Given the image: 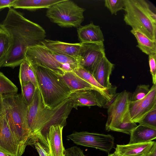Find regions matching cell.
Here are the masks:
<instances>
[{"mask_svg": "<svg viewBox=\"0 0 156 156\" xmlns=\"http://www.w3.org/2000/svg\"><path fill=\"white\" fill-rule=\"evenodd\" d=\"M0 27L9 33L12 39L10 52L2 67L13 69L20 66L25 59L27 49L41 44L46 37L43 28L12 7L9 8Z\"/></svg>", "mask_w": 156, "mask_h": 156, "instance_id": "obj_1", "label": "cell"}, {"mask_svg": "<svg viewBox=\"0 0 156 156\" xmlns=\"http://www.w3.org/2000/svg\"><path fill=\"white\" fill-rule=\"evenodd\" d=\"M72 108V103L68 98L54 108L45 107L40 91L37 88L33 100L28 106L27 120L31 134L29 145L33 144L37 140L47 141L45 135L51 125L59 124L65 126Z\"/></svg>", "mask_w": 156, "mask_h": 156, "instance_id": "obj_2", "label": "cell"}, {"mask_svg": "<svg viewBox=\"0 0 156 156\" xmlns=\"http://www.w3.org/2000/svg\"><path fill=\"white\" fill-rule=\"evenodd\" d=\"M5 117L19 145L24 151L29 145L31 134L27 122L28 106L21 94L2 96Z\"/></svg>", "mask_w": 156, "mask_h": 156, "instance_id": "obj_3", "label": "cell"}, {"mask_svg": "<svg viewBox=\"0 0 156 156\" xmlns=\"http://www.w3.org/2000/svg\"><path fill=\"white\" fill-rule=\"evenodd\" d=\"M31 64L45 107L54 108L68 98L71 91L59 74L41 65Z\"/></svg>", "mask_w": 156, "mask_h": 156, "instance_id": "obj_4", "label": "cell"}, {"mask_svg": "<svg viewBox=\"0 0 156 156\" xmlns=\"http://www.w3.org/2000/svg\"><path fill=\"white\" fill-rule=\"evenodd\" d=\"M124 20L132 29L139 30L156 41V16L145 0H125Z\"/></svg>", "mask_w": 156, "mask_h": 156, "instance_id": "obj_5", "label": "cell"}, {"mask_svg": "<svg viewBox=\"0 0 156 156\" xmlns=\"http://www.w3.org/2000/svg\"><path fill=\"white\" fill-rule=\"evenodd\" d=\"M25 58L31 64L41 65L59 74L79 67L77 59L55 53L41 44L28 48Z\"/></svg>", "mask_w": 156, "mask_h": 156, "instance_id": "obj_6", "label": "cell"}, {"mask_svg": "<svg viewBox=\"0 0 156 156\" xmlns=\"http://www.w3.org/2000/svg\"><path fill=\"white\" fill-rule=\"evenodd\" d=\"M85 10L71 0H62L48 9L46 16L61 27L78 28L84 20Z\"/></svg>", "mask_w": 156, "mask_h": 156, "instance_id": "obj_7", "label": "cell"}, {"mask_svg": "<svg viewBox=\"0 0 156 156\" xmlns=\"http://www.w3.org/2000/svg\"><path fill=\"white\" fill-rule=\"evenodd\" d=\"M131 96L129 93L124 90L115 94L107 106L108 117L105 128L110 131L112 127L123 122L129 115L128 105Z\"/></svg>", "mask_w": 156, "mask_h": 156, "instance_id": "obj_8", "label": "cell"}, {"mask_svg": "<svg viewBox=\"0 0 156 156\" xmlns=\"http://www.w3.org/2000/svg\"><path fill=\"white\" fill-rule=\"evenodd\" d=\"M67 137L78 145L94 148L109 153L114 144V138L110 134L74 132Z\"/></svg>", "mask_w": 156, "mask_h": 156, "instance_id": "obj_9", "label": "cell"}, {"mask_svg": "<svg viewBox=\"0 0 156 156\" xmlns=\"http://www.w3.org/2000/svg\"><path fill=\"white\" fill-rule=\"evenodd\" d=\"M81 43L78 58L79 66L92 74L98 63L105 56L103 43Z\"/></svg>", "mask_w": 156, "mask_h": 156, "instance_id": "obj_10", "label": "cell"}, {"mask_svg": "<svg viewBox=\"0 0 156 156\" xmlns=\"http://www.w3.org/2000/svg\"><path fill=\"white\" fill-rule=\"evenodd\" d=\"M156 109V84H153L148 94L135 101H129L128 112L130 120L138 123L153 110Z\"/></svg>", "mask_w": 156, "mask_h": 156, "instance_id": "obj_11", "label": "cell"}, {"mask_svg": "<svg viewBox=\"0 0 156 156\" xmlns=\"http://www.w3.org/2000/svg\"><path fill=\"white\" fill-rule=\"evenodd\" d=\"M69 99L73 108L77 109L78 106H97L106 107L109 102L101 93L92 90H81L71 92Z\"/></svg>", "mask_w": 156, "mask_h": 156, "instance_id": "obj_12", "label": "cell"}, {"mask_svg": "<svg viewBox=\"0 0 156 156\" xmlns=\"http://www.w3.org/2000/svg\"><path fill=\"white\" fill-rule=\"evenodd\" d=\"M0 151L12 156H21L24 152L14 136L5 115L0 119Z\"/></svg>", "mask_w": 156, "mask_h": 156, "instance_id": "obj_13", "label": "cell"}, {"mask_svg": "<svg viewBox=\"0 0 156 156\" xmlns=\"http://www.w3.org/2000/svg\"><path fill=\"white\" fill-rule=\"evenodd\" d=\"M64 127L59 124L52 125L46 134V138L51 156H65L66 150L62 138Z\"/></svg>", "mask_w": 156, "mask_h": 156, "instance_id": "obj_14", "label": "cell"}, {"mask_svg": "<svg viewBox=\"0 0 156 156\" xmlns=\"http://www.w3.org/2000/svg\"><path fill=\"white\" fill-rule=\"evenodd\" d=\"M41 45L55 53L78 59L81 44L80 43H70L45 39Z\"/></svg>", "mask_w": 156, "mask_h": 156, "instance_id": "obj_15", "label": "cell"}, {"mask_svg": "<svg viewBox=\"0 0 156 156\" xmlns=\"http://www.w3.org/2000/svg\"><path fill=\"white\" fill-rule=\"evenodd\" d=\"M114 67V64L105 56L99 62L92 74L98 83L111 92L113 88L110 81V77Z\"/></svg>", "mask_w": 156, "mask_h": 156, "instance_id": "obj_16", "label": "cell"}, {"mask_svg": "<svg viewBox=\"0 0 156 156\" xmlns=\"http://www.w3.org/2000/svg\"><path fill=\"white\" fill-rule=\"evenodd\" d=\"M155 141L116 145L114 153L117 156H146Z\"/></svg>", "mask_w": 156, "mask_h": 156, "instance_id": "obj_17", "label": "cell"}, {"mask_svg": "<svg viewBox=\"0 0 156 156\" xmlns=\"http://www.w3.org/2000/svg\"><path fill=\"white\" fill-rule=\"evenodd\" d=\"M80 43H103L104 38L99 26L93 23L77 28Z\"/></svg>", "mask_w": 156, "mask_h": 156, "instance_id": "obj_18", "label": "cell"}, {"mask_svg": "<svg viewBox=\"0 0 156 156\" xmlns=\"http://www.w3.org/2000/svg\"><path fill=\"white\" fill-rule=\"evenodd\" d=\"M60 75L71 92L78 90H92L101 93L95 87L78 76L73 71L65 72Z\"/></svg>", "mask_w": 156, "mask_h": 156, "instance_id": "obj_19", "label": "cell"}, {"mask_svg": "<svg viewBox=\"0 0 156 156\" xmlns=\"http://www.w3.org/2000/svg\"><path fill=\"white\" fill-rule=\"evenodd\" d=\"M156 138V129L139 124L131 132L129 144L147 142Z\"/></svg>", "mask_w": 156, "mask_h": 156, "instance_id": "obj_20", "label": "cell"}, {"mask_svg": "<svg viewBox=\"0 0 156 156\" xmlns=\"http://www.w3.org/2000/svg\"><path fill=\"white\" fill-rule=\"evenodd\" d=\"M62 0H14L11 5L15 9L34 11L38 9H48L53 5Z\"/></svg>", "mask_w": 156, "mask_h": 156, "instance_id": "obj_21", "label": "cell"}, {"mask_svg": "<svg viewBox=\"0 0 156 156\" xmlns=\"http://www.w3.org/2000/svg\"><path fill=\"white\" fill-rule=\"evenodd\" d=\"M130 32L137 41V47L143 52L148 55L156 54V41L151 40L138 30L132 29Z\"/></svg>", "mask_w": 156, "mask_h": 156, "instance_id": "obj_22", "label": "cell"}, {"mask_svg": "<svg viewBox=\"0 0 156 156\" xmlns=\"http://www.w3.org/2000/svg\"><path fill=\"white\" fill-rule=\"evenodd\" d=\"M20 66L19 78L20 84L30 82L38 88L35 75L30 62L25 58Z\"/></svg>", "mask_w": 156, "mask_h": 156, "instance_id": "obj_23", "label": "cell"}, {"mask_svg": "<svg viewBox=\"0 0 156 156\" xmlns=\"http://www.w3.org/2000/svg\"><path fill=\"white\" fill-rule=\"evenodd\" d=\"M12 38L9 33L0 27V68L5 62L10 52Z\"/></svg>", "mask_w": 156, "mask_h": 156, "instance_id": "obj_24", "label": "cell"}, {"mask_svg": "<svg viewBox=\"0 0 156 156\" xmlns=\"http://www.w3.org/2000/svg\"><path fill=\"white\" fill-rule=\"evenodd\" d=\"M18 91L15 85L0 72V95L16 93Z\"/></svg>", "mask_w": 156, "mask_h": 156, "instance_id": "obj_25", "label": "cell"}, {"mask_svg": "<svg viewBox=\"0 0 156 156\" xmlns=\"http://www.w3.org/2000/svg\"><path fill=\"white\" fill-rule=\"evenodd\" d=\"M22 96L27 106L32 102L37 88L31 82L20 84Z\"/></svg>", "mask_w": 156, "mask_h": 156, "instance_id": "obj_26", "label": "cell"}, {"mask_svg": "<svg viewBox=\"0 0 156 156\" xmlns=\"http://www.w3.org/2000/svg\"><path fill=\"white\" fill-rule=\"evenodd\" d=\"M105 6L112 15H116L118 11L124 9L125 0H105Z\"/></svg>", "mask_w": 156, "mask_h": 156, "instance_id": "obj_27", "label": "cell"}, {"mask_svg": "<svg viewBox=\"0 0 156 156\" xmlns=\"http://www.w3.org/2000/svg\"><path fill=\"white\" fill-rule=\"evenodd\" d=\"M136 123L131 121H125L112 128L110 130L130 134L137 126Z\"/></svg>", "mask_w": 156, "mask_h": 156, "instance_id": "obj_28", "label": "cell"}, {"mask_svg": "<svg viewBox=\"0 0 156 156\" xmlns=\"http://www.w3.org/2000/svg\"><path fill=\"white\" fill-rule=\"evenodd\" d=\"M150 89L149 85L140 84L138 85L131 96L130 101H135L143 98L148 94Z\"/></svg>", "mask_w": 156, "mask_h": 156, "instance_id": "obj_29", "label": "cell"}, {"mask_svg": "<svg viewBox=\"0 0 156 156\" xmlns=\"http://www.w3.org/2000/svg\"><path fill=\"white\" fill-rule=\"evenodd\" d=\"M138 123L156 129V109L149 112Z\"/></svg>", "mask_w": 156, "mask_h": 156, "instance_id": "obj_30", "label": "cell"}, {"mask_svg": "<svg viewBox=\"0 0 156 156\" xmlns=\"http://www.w3.org/2000/svg\"><path fill=\"white\" fill-rule=\"evenodd\" d=\"M33 144L40 156H51L48 143L37 140Z\"/></svg>", "mask_w": 156, "mask_h": 156, "instance_id": "obj_31", "label": "cell"}, {"mask_svg": "<svg viewBox=\"0 0 156 156\" xmlns=\"http://www.w3.org/2000/svg\"><path fill=\"white\" fill-rule=\"evenodd\" d=\"M156 54L148 55L150 71L151 75L152 83L153 84H156Z\"/></svg>", "mask_w": 156, "mask_h": 156, "instance_id": "obj_32", "label": "cell"}, {"mask_svg": "<svg viewBox=\"0 0 156 156\" xmlns=\"http://www.w3.org/2000/svg\"><path fill=\"white\" fill-rule=\"evenodd\" d=\"M65 156H86L80 147L73 146L66 150Z\"/></svg>", "mask_w": 156, "mask_h": 156, "instance_id": "obj_33", "label": "cell"}, {"mask_svg": "<svg viewBox=\"0 0 156 156\" xmlns=\"http://www.w3.org/2000/svg\"><path fill=\"white\" fill-rule=\"evenodd\" d=\"M14 0H0V9L11 7V5Z\"/></svg>", "mask_w": 156, "mask_h": 156, "instance_id": "obj_34", "label": "cell"}, {"mask_svg": "<svg viewBox=\"0 0 156 156\" xmlns=\"http://www.w3.org/2000/svg\"><path fill=\"white\" fill-rule=\"evenodd\" d=\"M5 115V110L2 95H0V119Z\"/></svg>", "mask_w": 156, "mask_h": 156, "instance_id": "obj_35", "label": "cell"}, {"mask_svg": "<svg viewBox=\"0 0 156 156\" xmlns=\"http://www.w3.org/2000/svg\"><path fill=\"white\" fill-rule=\"evenodd\" d=\"M146 156H156V142L154 144L151 150Z\"/></svg>", "mask_w": 156, "mask_h": 156, "instance_id": "obj_36", "label": "cell"}, {"mask_svg": "<svg viewBox=\"0 0 156 156\" xmlns=\"http://www.w3.org/2000/svg\"><path fill=\"white\" fill-rule=\"evenodd\" d=\"M0 156H12L11 155L0 151Z\"/></svg>", "mask_w": 156, "mask_h": 156, "instance_id": "obj_37", "label": "cell"}, {"mask_svg": "<svg viewBox=\"0 0 156 156\" xmlns=\"http://www.w3.org/2000/svg\"><path fill=\"white\" fill-rule=\"evenodd\" d=\"M108 156H117L114 153L112 154H109Z\"/></svg>", "mask_w": 156, "mask_h": 156, "instance_id": "obj_38", "label": "cell"}, {"mask_svg": "<svg viewBox=\"0 0 156 156\" xmlns=\"http://www.w3.org/2000/svg\"><path fill=\"white\" fill-rule=\"evenodd\" d=\"M2 9H0V12Z\"/></svg>", "mask_w": 156, "mask_h": 156, "instance_id": "obj_39", "label": "cell"}]
</instances>
